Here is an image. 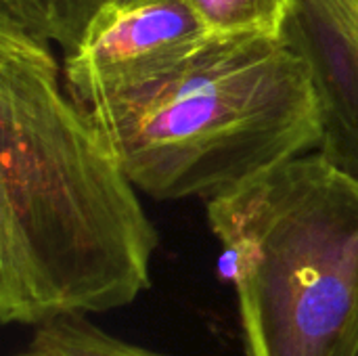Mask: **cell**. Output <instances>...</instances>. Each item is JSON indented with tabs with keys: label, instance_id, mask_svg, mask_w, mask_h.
Here are the masks:
<instances>
[{
	"label": "cell",
	"instance_id": "1",
	"mask_svg": "<svg viewBox=\"0 0 358 356\" xmlns=\"http://www.w3.org/2000/svg\"><path fill=\"white\" fill-rule=\"evenodd\" d=\"M159 235L48 42L0 23V321L109 313L151 287Z\"/></svg>",
	"mask_w": 358,
	"mask_h": 356
},
{
	"label": "cell",
	"instance_id": "2",
	"mask_svg": "<svg viewBox=\"0 0 358 356\" xmlns=\"http://www.w3.org/2000/svg\"><path fill=\"white\" fill-rule=\"evenodd\" d=\"M86 111L157 201H208L323 143L310 73L279 36H212L172 71Z\"/></svg>",
	"mask_w": 358,
	"mask_h": 356
},
{
	"label": "cell",
	"instance_id": "3",
	"mask_svg": "<svg viewBox=\"0 0 358 356\" xmlns=\"http://www.w3.org/2000/svg\"><path fill=\"white\" fill-rule=\"evenodd\" d=\"M248 356H355L358 180L321 151L208 199Z\"/></svg>",
	"mask_w": 358,
	"mask_h": 356
},
{
	"label": "cell",
	"instance_id": "4",
	"mask_svg": "<svg viewBox=\"0 0 358 356\" xmlns=\"http://www.w3.org/2000/svg\"><path fill=\"white\" fill-rule=\"evenodd\" d=\"M212 36L187 0H107L78 50L65 57L67 94L88 109L172 71Z\"/></svg>",
	"mask_w": 358,
	"mask_h": 356
},
{
	"label": "cell",
	"instance_id": "5",
	"mask_svg": "<svg viewBox=\"0 0 358 356\" xmlns=\"http://www.w3.org/2000/svg\"><path fill=\"white\" fill-rule=\"evenodd\" d=\"M279 38L310 73L323 115L319 151L358 180V0H289Z\"/></svg>",
	"mask_w": 358,
	"mask_h": 356
},
{
	"label": "cell",
	"instance_id": "6",
	"mask_svg": "<svg viewBox=\"0 0 358 356\" xmlns=\"http://www.w3.org/2000/svg\"><path fill=\"white\" fill-rule=\"evenodd\" d=\"M107 0H0V23L36 40L55 42L65 57L78 50Z\"/></svg>",
	"mask_w": 358,
	"mask_h": 356
},
{
	"label": "cell",
	"instance_id": "7",
	"mask_svg": "<svg viewBox=\"0 0 358 356\" xmlns=\"http://www.w3.org/2000/svg\"><path fill=\"white\" fill-rule=\"evenodd\" d=\"M216 36H279L289 0H187Z\"/></svg>",
	"mask_w": 358,
	"mask_h": 356
},
{
	"label": "cell",
	"instance_id": "8",
	"mask_svg": "<svg viewBox=\"0 0 358 356\" xmlns=\"http://www.w3.org/2000/svg\"><path fill=\"white\" fill-rule=\"evenodd\" d=\"M31 344L61 356H168L124 342L99 329L86 317H65L38 327Z\"/></svg>",
	"mask_w": 358,
	"mask_h": 356
},
{
	"label": "cell",
	"instance_id": "9",
	"mask_svg": "<svg viewBox=\"0 0 358 356\" xmlns=\"http://www.w3.org/2000/svg\"><path fill=\"white\" fill-rule=\"evenodd\" d=\"M15 356H61V355H57L55 350H48V348H42V346L29 344V348H27V350H23V353H19V355H15Z\"/></svg>",
	"mask_w": 358,
	"mask_h": 356
},
{
	"label": "cell",
	"instance_id": "10",
	"mask_svg": "<svg viewBox=\"0 0 358 356\" xmlns=\"http://www.w3.org/2000/svg\"><path fill=\"white\" fill-rule=\"evenodd\" d=\"M111 2H120V4H124V2H132V0H111Z\"/></svg>",
	"mask_w": 358,
	"mask_h": 356
},
{
	"label": "cell",
	"instance_id": "11",
	"mask_svg": "<svg viewBox=\"0 0 358 356\" xmlns=\"http://www.w3.org/2000/svg\"><path fill=\"white\" fill-rule=\"evenodd\" d=\"M355 356H358V344H357V350H355Z\"/></svg>",
	"mask_w": 358,
	"mask_h": 356
}]
</instances>
